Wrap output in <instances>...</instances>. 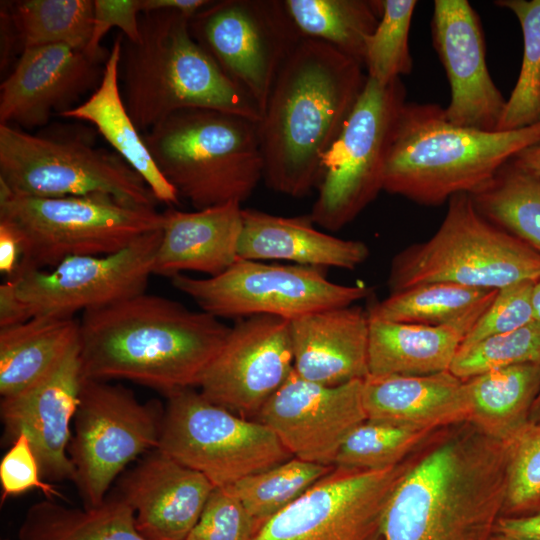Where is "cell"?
<instances>
[{
    "label": "cell",
    "instance_id": "6da1fadb",
    "mask_svg": "<svg viewBox=\"0 0 540 540\" xmlns=\"http://www.w3.org/2000/svg\"><path fill=\"white\" fill-rule=\"evenodd\" d=\"M509 443L469 421L415 451L384 521L385 540H491L507 495Z\"/></svg>",
    "mask_w": 540,
    "mask_h": 540
},
{
    "label": "cell",
    "instance_id": "7a4b0ae2",
    "mask_svg": "<svg viewBox=\"0 0 540 540\" xmlns=\"http://www.w3.org/2000/svg\"><path fill=\"white\" fill-rule=\"evenodd\" d=\"M83 377L129 380L166 396L198 387L231 326L204 311L142 293L82 312Z\"/></svg>",
    "mask_w": 540,
    "mask_h": 540
},
{
    "label": "cell",
    "instance_id": "3957f363",
    "mask_svg": "<svg viewBox=\"0 0 540 540\" xmlns=\"http://www.w3.org/2000/svg\"><path fill=\"white\" fill-rule=\"evenodd\" d=\"M363 65L303 37L280 69L258 122L266 185L303 198L319 184L322 158L367 81Z\"/></svg>",
    "mask_w": 540,
    "mask_h": 540
},
{
    "label": "cell",
    "instance_id": "277c9868",
    "mask_svg": "<svg viewBox=\"0 0 540 540\" xmlns=\"http://www.w3.org/2000/svg\"><path fill=\"white\" fill-rule=\"evenodd\" d=\"M540 143V121L508 131L448 122L434 103L406 102L390 145L383 190L424 206L487 185L519 152Z\"/></svg>",
    "mask_w": 540,
    "mask_h": 540
},
{
    "label": "cell",
    "instance_id": "5b68a950",
    "mask_svg": "<svg viewBox=\"0 0 540 540\" xmlns=\"http://www.w3.org/2000/svg\"><path fill=\"white\" fill-rule=\"evenodd\" d=\"M190 18L176 11L144 12L139 16V40L131 42L123 36L119 79L136 127L147 132L186 108L212 109L259 121L261 112L255 102L194 39Z\"/></svg>",
    "mask_w": 540,
    "mask_h": 540
},
{
    "label": "cell",
    "instance_id": "8992f818",
    "mask_svg": "<svg viewBox=\"0 0 540 540\" xmlns=\"http://www.w3.org/2000/svg\"><path fill=\"white\" fill-rule=\"evenodd\" d=\"M258 122L204 108L173 112L143 134L163 177L201 210L242 203L264 175Z\"/></svg>",
    "mask_w": 540,
    "mask_h": 540
},
{
    "label": "cell",
    "instance_id": "52a82bcc",
    "mask_svg": "<svg viewBox=\"0 0 540 540\" xmlns=\"http://www.w3.org/2000/svg\"><path fill=\"white\" fill-rule=\"evenodd\" d=\"M447 203L437 231L392 258L390 294L427 283L498 290L540 279V253L485 218L469 194H457Z\"/></svg>",
    "mask_w": 540,
    "mask_h": 540
},
{
    "label": "cell",
    "instance_id": "ba28073f",
    "mask_svg": "<svg viewBox=\"0 0 540 540\" xmlns=\"http://www.w3.org/2000/svg\"><path fill=\"white\" fill-rule=\"evenodd\" d=\"M0 219L13 224L23 241L15 276L72 256L118 252L164 224V214L155 208L129 206L106 195L32 197L13 194L2 184Z\"/></svg>",
    "mask_w": 540,
    "mask_h": 540
},
{
    "label": "cell",
    "instance_id": "9c48e42d",
    "mask_svg": "<svg viewBox=\"0 0 540 540\" xmlns=\"http://www.w3.org/2000/svg\"><path fill=\"white\" fill-rule=\"evenodd\" d=\"M0 184L23 196L106 195L144 208L158 203L117 153L96 147L83 133L32 134L0 124Z\"/></svg>",
    "mask_w": 540,
    "mask_h": 540
},
{
    "label": "cell",
    "instance_id": "30bf717a",
    "mask_svg": "<svg viewBox=\"0 0 540 540\" xmlns=\"http://www.w3.org/2000/svg\"><path fill=\"white\" fill-rule=\"evenodd\" d=\"M401 78L387 85L367 77L349 117L322 158L314 224L339 231L383 190L386 161L406 101Z\"/></svg>",
    "mask_w": 540,
    "mask_h": 540
},
{
    "label": "cell",
    "instance_id": "8fae6325",
    "mask_svg": "<svg viewBox=\"0 0 540 540\" xmlns=\"http://www.w3.org/2000/svg\"><path fill=\"white\" fill-rule=\"evenodd\" d=\"M166 397L158 448L215 487L231 486L293 457L266 425L211 402L194 388Z\"/></svg>",
    "mask_w": 540,
    "mask_h": 540
},
{
    "label": "cell",
    "instance_id": "7c38bea8",
    "mask_svg": "<svg viewBox=\"0 0 540 540\" xmlns=\"http://www.w3.org/2000/svg\"><path fill=\"white\" fill-rule=\"evenodd\" d=\"M165 408L108 381L84 378L68 455L84 507L101 504L126 466L158 448Z\"/></svg>",
    "mask_w": 540,
    "mask_h": 540
},
{
    "label": "cell",
    "instance_id": "4fadbf2b",
    "mask_svg": "<svg viewBox=\"0 0 540 540\" xmlns=\"http://www.w3.org/2000/svg\"><path fill=\"white\" fill-rule=\"evenodd\" d=\"M172 286L217 318L241 319L271 315L292 320L299 316L352 305L372 288L330 281L327 269L238 258L214 277L185 274L171 278Z\"/></svg>",
    "mask_w": 540,
    "mask_h": 540
},
{
    "label": "cell",
    "instance_id": "5bb4252c",
    "mask_svg": "<svg viewBox=\"0 0 540 540\" xmlns=\"http://www.w3.org/2000/svg\"><path fill=\"white\" fill-rule=\"evenodd\" d=\"M189 28L261 116L280 69L303 38L284 0L211 1L190 18Z\"/></svg>",
    "mask_w": 540,
    "mask_h": 540
},
{
    "label": "cell",
    "instance_id": "9a60e30c",
    "mask_svg": "<svg viewBox=\"0 0 540 540\" xmlns=\"http://www.w3.org/2000/svg\"><path fill=\"white\" fill-rule=\"evenodd\" d=\"M415 451L384 470L334 467L263 523L254 540H385L390 499L411 467Z\"/></svg>",
    "mask_w": 540,
    "mask_h": 540
},
{
    "label": "cell",
    "instance_id": "2e32d148",
    "mask_svg": "<svg viewBox=\"0 0 540 540\" xmlns=\"http://www.w3.org/2000/svg\"><path fill=\"white\" fill-rule=\"evenodd\" d=\"M162 230L147 233L118 252L65 258L50 269L13 277L31 317H74L146 292Z\"/></svg>",
    "mask_w": 540,
    "mask_h": 540
},
{
    "label": "cell",
    "instance_id": "e0dca14e",
    "mask_svg": "<svg viewBox=\"0 0 540 540\" xmlns=\"http://www.w3.org/2000/svg\"><path fill=\"white\" fill-rule=\"evenodd\" d=\"M290 320L271 315L238 319L199 383L211 402L257 416L294 370Z\"/></svg>",
    "mask_w": 540,
    "mask_h": 540
},
{
    "label": "cell",
    "instance_id": "ac0fdd59",
    "mask_svg": "<svg viewBox=\"0 0 540 540\" xmlns=\"http://www.w3.org/2000/svg\"><path fill=\"white\" fill-rule=\"evenodd\" d=\"M362 388L363 380L328 386L293 370L263 405L257 421L270 428L293 457L333 466L346 437L367 420Z\"/></svg>",
    "mask_w": 540,
    "mask_h": 540
},
{
    "label": "cell",
    "instance_id": "d6986e66",
    "mask_svg": "<svg viewBox=\"0 0 540 540\" xmlns=\"http://www.w3.org/2000/svg\"><path fill=\"white\" fill-rule=\"evenodd\" d=\"M431 35L451 88L446 120L497 131L506 99L489 73L482 25L474 8L466 0H435Z\"/></svg>",
    "mask_w": 540,
    "mask_h": 540
},
{
    "label": "cell",
    "instance_id": "ffe728a7",
    "mask_svg": "<svg viewBox=\"0 0 540 540\" xmlns=\"http://www.w3.org/2000/svg\"><path fill=\"white\" fill-rule=\"evenodd\" d=\"M83 380L78 342L39 381L1 398L4 439L11 444L21 433L25 434L47 482L75 480L68 445Z\"/></svg>",
    "mask_w": 540,
    "mask_h": 540
},
{
    "label": "cell",
    "instance_id": "44dd1931",
    "mask_svg": "<svg viewBox=\"0 0 540 540\" xmlns=\"http://www.w3.org/2000/svg\"><path fill=\"white\" fill-rule=\"evenodd\" d=\"M105 63L63 44L26 48L0 86V124L34 129L100 84Z\"/></svg>",
    "mask_w": 540,
    "mask_h": 540
},
{
    "label": "cell",
    "instance_id": "7402d4cb",
    "mask_svg": "<svg viewBox=\"0 0 540 540\" xmlns=\"http://www.w3.org/2000/svg\"><path fill=\"white\" fill-rule=\"evenodd\" d=\"M216 487L155 448L123 472L114 490L132 507L145 540H185Z\"/></svg>",
    "mask_w": 540,
    "mask_h": 540
},
{
    "label": "cell",
    "instance_id": "603a6c76",
    "mask_svg": "<svg viewBox=\"0 0 540 540\" xmlns=\"http://www.w3.org/2000/svg\"><path fill=\"white\" fill-rule=\"evenodd\" d=\"M294 371L328 386L369 375V314L358 305L308 313L290 320Z\"/></svg>",
    "mask_w": 540,
    "mask_h": 540
},
{
    "label": "cell",
    "instance_id": "cb8c5ba5",
    "mask_svg": "<svg viewBox=\"0 0 540 540\" xmlns=\"http://www.w3.org/2000/svg\"><path fill=\"white\" fill-rule=\"evenodd\" d=\"M367 420L434 432L470 415L465 380L450 370L422 376L368 375L363 379Z\"/></svg>",
    "mask_w": 540,
    "mask_h": 540
},
{
    "label": "cell",
    "instance_id": "d4e9b609",
    "mask_svg": "<svg viewBox=\"0 0 540 540\" xmlns=\"http://www.w3.org/2000/svg\"><path fill=\"white\" fill-rule=\"evenodd\" d=\"M241 203L231 201L195 210L163 212L162 238L153 275L172 278L184 272L214 277L238 259L242 232Z\"/></svg>",
    "mask_w": 540,
    "mask_h": 540
},
{
    "label": "cell",
    "instance_id": "484cf974",
    "mask_svg": "<svg viewBox=\"0 0 540 540\" xmlns=\"http://www.w3.org/2000/svg\"><path fill=\"white\" fill-rule=\"evenodd\" d=\"M314 225L309 214L283 217L242 209L238 258L346 270H354L368 259L370 250L364 242L335 237Z\"/></svg>",
    "mask_w": 540,
    "mask_h": 540
},
{
    "label": "cell",
    "instance_id": "4316f807",
    "mask_svg": "<svg viewBox=\"0 0 540 540\" xmlns=\"http://www.w3.org/2000/svg\"><path fill=\"white\" fill-rule=\"evenodd\" d=\"M481 315L443 325L369 316V375L422 376L450 370L464 338Z\"/></svg>",
    "mask_w": 540,
    "mask_h": 540
},
{
    "label": "cell",
    "instance_id": "83f0119b",
    "mask_svg": "<svg viewBox=\"0 0 540 540\" xmlns=\"http://www.w3.org/2000/svg\"><path fill=\"white\" fill-rule=\"evenodd\" d=\"M122 39V34L114 39L98 87L85 101L60 116L92 124L115 153L143 178L158 202L172 207L179 204L180 197L156 166L124 102L119 79Z\"/></svg>",
    "mask_w": 540,
    "mask_h": 540
},
{
    "label": "cell",
    "instance_id": "f1b7e54d",
    "mask_svg": "<svg viewBox=\"0 0 540 540\" xmlns=\"http://www.w3.org/2000/svg\"><path fill=\"white\" fill-rule=\"evenodd\" d=\"M79 320L36 316L0 328V395H15L48 374L79 342Z\"/></svg>",
    "mask_w": 540,
    "mask_h": 540
},
{
    "label": "cell",
    "instance_id": "f546056e",
    "mask_svg": "<svg viewBox=\"0 0 540 540\" xmlns=\"http://www.w3.org/2000/svg\"><path fill=\"white\" fill-rule=\"evenodd\" d=\"M465 381L471 404L468 421L485 434L510 443L529 424L540 392V364L497 368Z\"/></svg>",
    "mask_w": 540,
    "mask_h": 540
},
{
    "label": "cell",
    "instance_id": "4dcf8cb0",
    "mask_svg": "<svg viewBox=\"0 0 540 540\" xmlns=\"http://www.w3.org/2000/svg\"><path fill=\"white\" fill-rule=\"evenodd\" d=\"M18 540H145L135 513L115 490L92 508L67 507L54 499L31 505L18 529Z\"/></svg>",
    "mask_w": 540,
    "mask_h": 540
},
{
    "label": "cell",
    "instance_id": "1f68e13d",
    "mask_svg": "<svg viewBox=\"0 0 540 540\" xmlns=\"http://www.w3.org/2000/svg\"><path fill=\"white\" fill-rule=\"evenodd\" d=\"M302 37L323 41L363 65L365 43L382 12L381 0H284Z\"/></svg>",
    "mask_w": 540,
    "mask_h": 540
},
{
    "label": "cell",
    "instance_id": "d6a6232c",
    "mask_svg": "<svg viewBox=\"0 0 540 540\" xmlns=\"http://www.w3.org/2000/svg\"><path fill=\"white\" fill-rule=\"evenodd\" d=\"M496 293L455 283H427L389 294L367 310L370 317L387 321L443 325L483 313Z\"/></svg>",
    "mask_w": 540,
    "mask_h": 540
},
{
    "label": "cell",
    "instance_id": "836d02e7",
    "mask_svg": "<svg viewBox=\"0 0 540 540\" xmlns=\"http://www.w3.org/2000/svg\"><path fill=\"white\" fill-rule=\"evenodd\" d=\"M469 195L485 218L540 253V177L511 160L487 185Z\"/></svg>",
    "mask_w": 540,
    "mask_h": 540
},
{
    "label": "cell",
    "instance_id": "e575fe53",
    "mask_svg": "<svg viewBox=\"0 0 540 540\" xmlns=\"http://www.w3.org/2000/svg\"><path fill=\"white\" fill-rule=\"evenodd\" d=\"M6 6L23 50L63 44L84 52L91 40L94 0H24Z\"/></svg>",
    "mask_w": 540,
    "mask_h": 540
},
{
    "label": "cell",
    "instance_id": "d590c367",
    "mask_svg": "<svg viewBox=\"0 0 540 540\" xmlns=\"http://www.w3.org/2000/svg\"><path fill=\"white\" fill-rule=\"evenodd\" d=\"M333 468L292 457L227 488L260 529L263 523L297 500Z\"/></svg>",
    "mask_w": 540,
    "mask_h": 540
},
{
    "label": "cell",
    "instance_id": "8d00e7d4",
    "mask_svg": "<svg viewBox=\"0 0 540 540\" xmlns=\"http://www.w3.org/2000/svg\"><path fill=\"white\" fill-rule=\"evenodd\" d=\"M494 4L516 16L523 35L521 69L497 127V131L516 130L540 121V0H497Z\"/></svg>",
    "mask_w": 540,
    "mask_h": 540
},
{
    "label": "cell",
    "instance_id": "74e56055",
    "mask_svg": "<svg viewBox=\"0 0 540 540\" xmlns=\"http://www.w3.org/2000/svg\"><path fill=\"white\" fill-rule=\"evenodd\" d=\"M432 433L365 420L346 437L333 466L361 471L384 470L404 461Z\"/></svg>",
    "mask_w": 540,
    "mask_h": 540
},
{
    "label": "cell",
    "instance_id": "f35d334b",
    "mask_svg": "<svg viewBox=\"0 0 540 540\" xmlns=\"http://www.w3.org/2000/svg\"><path fill=\"white\" fill-rule=\"evenodd\" d=\"M416 5V0H381L379 22L365 43L367 77L387 85L411 73L409 31Z\"/></svg>",
    "mask_w": 540,
    "mask_h": 540
},
{
    "label": "cell",
    "instance_id": "ab89813d",
    "mask_svg": "<svg viewBox=\"0 0 540 540\" xmlns=\"http://www.w3.org/2000/svg\"><path fill=\"white\" fill-rule=\"evenodd\" d=\"M527 363L540 364V323L536 321L459 349L450 371L467 380L489 370Z\"/></svg>",
    "mask_w": 540,
    "mask_h": 540
},
{
    "label": "cell",
    "instance_id": "60d3db41",
    "mask_svg": "<svg viewBox=\"0 0 540 540\" xmlns=\"http://www.w3.org/2000/svg\"><path fill=\"white\" fill-rule=\"evenodd\" d=\"M537 512H540V423H529L509 443L507 495L502 517Z\"/></svg>",
    "mask_w": 540,
    "mask_h": 540
},
{
    "label": "cell",
    "instance_id": "b9f144b4",
    "mask_svg": "<svg viewBox=\"0 0 540 540\" xmlns=\"http://www.w3.org/2000/svg\"><path fill=\"white\" fill-rule=\"evenodd\" d=\"M535 282L525 280L498 289L493 301L467 333L460 349L533 322L532 291Z\"/></svg>",
    "mask_w": 540,
    "mask_h": 540
},
{
    "label": "cell",
    "instance_id": "7bdbcfd3",
    "mask_svg": "<svg viewBox=\"0 0 540 540\" xmlns=\"http://www.w3.org/2000/svg\"><path fill=\"white\" fill-rule=\"evenodd\" d=\"M258 525L227 487H216L185 540H254Z\"/></svg>",
    "mask_w": 540,
    "mask_h": 540
},
{
    "label": "cell",
    "instance_id": "ee69618b",
    "mask_svg": "<svg viewBox=\"0 0 540 540\" xmlns=\"http://www.w3.org/2000/svg\"><path fill=\"white\" fill-rule=\"evenodd\" d=\"M0 484L1 504L32 489L40 490L47 499L62 497L53 484L43 479L36 454L23 433L10 444L0 461Z\"/></svg>",
    "mask_w": 540,
    "mask_h": 540
},
{
    "label": "cell",
    "instance_id": "f6af8a7d",
    "mask_svg": "<svg viewBox=\"0 0 540 540\" xmlns=\"http://www.w3.org/2000/svg\"><path fill=\"white\" fill-rule=\"evenodd\" d=\"M141 13L142 0H94L93 31L85 54L105 63L109 51L101 46V41L112 27L120 28L127 40L137 42L140 38Z\"/></svg>",
    "mask_w": 540,
    "mask_h": 540
},
{
    "label": "cell",
    "instance_id": "bcb514c9",
    "mask_svg": "<svg viewBox=\"0 0 540 540\" xmlns=\"http://www.w3.org/2000/svg\"><path fill=\"white\" fill-rule=\"evenodd\" d=\"M23 257V241L13 224L0 219V272L8 279L15 276Z\"/></svg>",
    "mask_w": 540,
    "mask_h": 540
},
{
    "label": "cell",
    "instance_id": "7dc6e473",
    "mask_svg": "<svg viewBox=\"0 0 540 540\" xmlns=\"http://www.w3.org/2000/svg\"><path fill=\"white\" fill-rule=\"evenodd\" d=\"M31 318L16 293L14 282L6 280L0 285V328L17 325Z\"/></svg>",
    "mask_w": 540,
    "mask_h": 540
},
{
    "label": "cell",
    "instance_id": "c3c4849f",
    "mask_svg": "<svg viewBox=\"0 0 540 540\" xmlns=\"http://www.w3.org/2000/svg\"><path fill=\"white\" fill-rule=\"evenodd\" d=\"M495 533L521 540H540V512L522 517H500Z\"/></svg>",
    "mask_w": 540,
    "mask_h": 540
},
{
    "label": "cell",
    "instance_id": "681fc988",
    "mask_svg": "<svg viewBox=\"0 0 540 540\" xmlns=\"http://www.w3.org/2000/svg\"><path fill=\"white\" fill-rule=\"evenodd\" d=\"M210 3V0H142V13L168 10L192 17Z\"/></svg>",
    "mask_w": 540,
    "mask_h": 540
},
{
    "label": "cell",
    "instance_id": "f907efd6",
    "mask_svg": "<svg viewBox=\"0 0 540 540\" xmlns=\"http://www.w3.org/2000/svg\"><path fill=\"white\" fill-rule=\"evenodd\" d=\"M512 162L522 170L540 177V143L519 152Z\"/></svg>",
    "mask_w": 540,
    "mask_h": 540
},
{
    "label": "cell",
    "instance_id": "816d5d0a",
    "mask_svg": "<svg viewBox=\"0 0 540 540\" xmlns=\"http://www.w3.org/2000/svg\"><path fill=\"white\" fill-rule=\"evenodd\" d=\"M532 306L534 321L540 323V279H538L533 286Z\"/></svg>",
    "mask_w": 540,
    "mask_h": 540
},
{
    "label": "cell",
    "instance_id": "f5cc1de1",
    "mask_svg": "<svg viewBox=\"0 0 540 540\" xmlns=\"http://www.w3.org/2000/svg\"><path fill=\"white\" fill-rule=\"evenodd\" d=\"M529 423L538 424L540 423V392L532 406Z\"/></svg>",
    "mask_w": 540,
    "mask_h": 540
},
{
    "label": "cell",
    "instance_id": "db71d44e",
    "mask_svg": "<svg viewBox=\"0 0 540 540\" xmlns=\"http://www.w3.org/2000/svg\"><path fill=\"white\" fill-rule=\"evenodd\" d=\"M491 540H521L495 533Z\"/></svg>",
    "mask_w": 540,
    "mask_h": 540
},
{
    "label": "cell",
    "instance_id": "11a10c76",
    "mask_svg": "<svg viewBox=\"0 0 540 540\" xmlns=\"http://www.w3.org/2000/svg\"><path fill=\"white\" fill-rule=\"evenodd\" d=\"M5 540H7V539H5Z\"/></svg>",
    "mask_w": 540,
    "mask_h": 540
}]
</instances>
